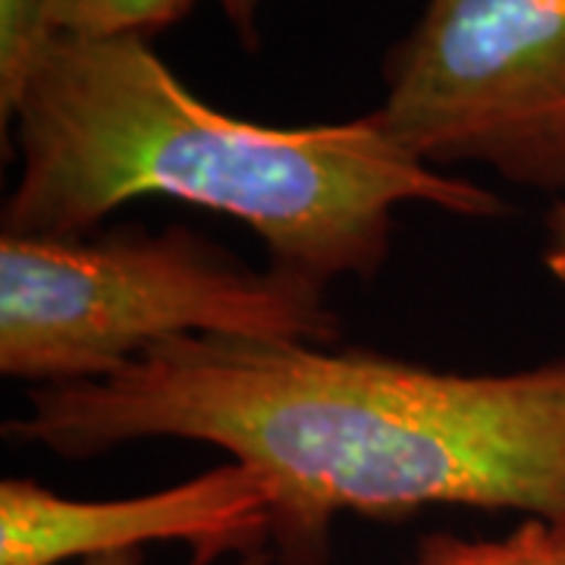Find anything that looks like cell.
<instances>
[{
	"label": "cell",
	"mask_w": 565,
	"mask_h": 565,
	"mask_svg": "<svg viewBox=\"0 0 565 565\" xmlns=\"http://www.w3.org/2000/svg\"><path fill=\"white\" fill-rule=\"evenodd\" d=\"M185 337L333 345L321 282L252 267L185 226L0 233V371L35 386L102 381Z\"/></svg>",
	"instance_id": "obj_3"
},
{
	"label": "cell",
	"mask_w": 565,
	"mask_h": 565,
	"mask_svg": "<svg viewBox=\"0 0 565 565\" xmlns=\"http://www.w3.org/2000/svg\"><path fill=\"white\" fill-rule=\"evenodd\" d=\"M371 117L427 167L565 192V0H427Z\"/></svg>",
	"instance_id": "obj_4"
},
{
	"label": "cell",
	"mask_w": 565,
	"mask_h": 565,
	"mask_svg": "<svg viewBox=\"0 0 565 565\" xmlns=\"http://www.w3.org/2000/svg\"><path fill=\"white\" fill-rule=\"evenodd\" d=\"M10 126L20 180L3 233L17 236L98 233L122 204L163 195L239 221L274 267L327 286L374 277L408 204L475 221L509 211L493 189L412 158L371 114L318 126L223 114L148 39H57Z\"/></svg>",
	"instance_id": "obj_2"
},
{
	"label": "cell",
	"mask_w": 565,
	"mask_h": 565,
	"mask_svg": "<svg viewBox=\"0 0 565 565\" xmlns=\"http://www.w3.org/2000/svg\"><path fill=\"white\" fill-rule=\"evenodd\" d=\"M541 264L553 280L565 286V202H556L546 214Z\"/></svg>",
	"instance_id": "obj_8"
},
{
	"label": "cell",
	"mask_w": 565,
	"mask_h": 565,
	"mask_svg": "<svg viewBox=\"0 0 565 565\" xmlns=\"http://www.w3.org/2000/svg\"><path fill=\"white\" fill-rule=\"evenodd\" d=\"M226 13V20L233 22V29L239 32V39L248 44L255 41V29H258V10L264 0H217Z\"/></svg>",
	"instance_id": "obj_9"
},
{
	"label": "cell",
	"mask_w": 565,
	"mask_h": 565,
	"mask_svg": "<svg viewBox=\"0 0 565 565\" xmlns=\"http://www.w3.org/2000/svg\"><path fill=\"white\" fill-rule=\"evenodd\" d=\"M195 0H0V120L10 122L57 39H151Z\"/></svg>",
	"instance_id": "obj_6"
},
{
	"label": "cell",
	"mask_w": 565,
	"mask_h": 565,
	"mask_svg": "<svg viewBox=\"0 0 565 565\" xmlns=\"http://www.w3.org/2000/svg\"><path fill=\"white\" fill-rule=\"evenodd\" d=\"M148 544H180L195 565L274 544V493L223 462L199 478L120 500H76L29 478L0 481V565H66Z\"/></svg>",
	"instance_id": "obj_5"
},
{
	"label": "cell",
	"mask_w": 565,
	"mask_h": 565,
	"mask_svg": "<svg viewBox=\"0 0 565 565\" xmlns=\"http://www.w3.org/2000/svg\"><path fill=\"white\" fill-rule=\"evenodd\" d=\"M7 434L61 459L214 446L270 487L286 565H323L340 515L446 505L565 525V355L459 374L367 349L185 337L102 381L35 386Z\"/></svg>",
	"instance_id": "obj_1"
},
{
	"label": "cell",
	"mask_w": 565,
	"mask_h": 565,
	"mask_svg": "<svg viewBox=\"0 0 565 565\" xmlns=\"http://www.w3.org/2000/svg\"><path fill=\"white\" fill-rule=\"evenodd\" d=\"M412 565H565V525L525 519L505 537L490 541L430 534L418 544Z\"/></svg>",
	"instance_id": "obj_7"
},
{
	"label": "cell",
	"mask_w": 565,
	"mask_h": 565,
	"mask_svg": "<svg viewBox=\"0 0 565 565\" xmlns=\"http://www.w3.org/2000/svg\"><path fill=\"white\" fill-rule=\"evenodd\" d=\"M79 565H145V553L141 550H132V553H107V556H95V559H85ZM236 565H270V556H267V550L248 553Z\"/></svg>",
	"instance_id": "obj_10"
}]
</instances>
